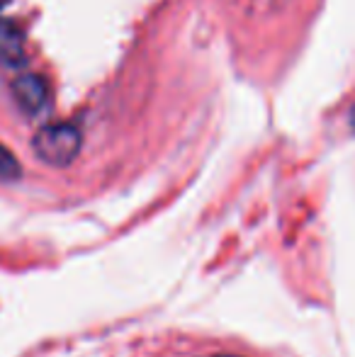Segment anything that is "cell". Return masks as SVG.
I'll return each mask as SVG.
<instances>
[{
  "mask_svg": "<svg viewBox=\"0 0 355 357\" xmlns=\"http://www.w3.org/2000/svg\"><path fill=\"white\" fill-rule=\"evenodd\" d=\"M81 144H83L81 129L71 122H63V124H47L44 129H39L32 142V149L44 163L63 168V165L73 163V158L81 151Z\"/></svg>",
  "mask_w": 355,
  "mask_h": 357,
  "instance_id": "6da1fadb",
  "label": "cell"
},
{
  "mask_svg": "<svg viewBox=\"0 0 355 357\" xmlns=\"http://www.w3.org/2000/svg\"><path fill=\"white\" fill-rule=\"evenodd\" d=\"M13 93L17 105L29 114H37L47 107L49 102V88L39 75L34 73H22L17 80L13 83Z\"/></svg>",
  "mask_w": 355,
  "mask_h": 357,
  "instance_id": "7a4b0ae2",
  "label": "cell"
},
{
  "mask_svg": "<svg viewBox=\"0 0 355 357\" xmlns=\"http://www.w3.org/2000/svg\"><path fill=\"white\" fill-rule=\"evenodd\" d=\"M24 63V34L17 24L0 20V66L17 68Z\"/></svg>",
  "mask_w": 355,
  "mask_h": 357,
  "instance_id": "3957f363",
  "label": "cell"
},
{
  "mask_svg": "<svg viewBox=\"0 0 355 357\" xmlns=\"http://www.w3.org/2000/svg\"><path fill=\"white\" fill-rule=\"evenodd\" d=\"M20 163L15 160V155L10 153L5 146H0V180H15L20 178Z\"/></svg>",
  "mask_w": 355,
  "mask_h": 357,
  "instance_id": "277c9868",
  "label": "cell"
},
{
  "mask_svg": "<svg viewBox=\"0 0 355 357\" xmlns=\"http://www.w3.org/2000/svg\"><path fill=\"white\" fill-rule=\"evenodd\" d=\"M10 3V0H0V10H3L5 8V5H8Z\"/></svg>",
  "mask_w": 355,
  "mask_h": 357,
  "instance_id": "5b68a950",
  "label": "cell"
},
{
  "mask_svg": "<svg viewBox=\"0 0 355 357\" xmlns=\"http://www.w3.org/2000/svg\"><path fill=\"white\" fill-rule=\"evenodd\" d=\"M222 357H232V355H222Z\"/></svg>",
  "mask_w": 355,
  "mask_h": 357,
  "instance_id": "8992f818",
  "label": "cell"
}]
</instances>
